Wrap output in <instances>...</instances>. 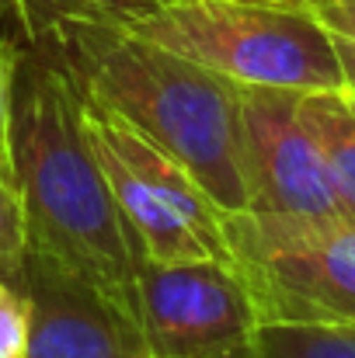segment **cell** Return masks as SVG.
Instances as JSON below:
<instances>
[{"instance_id": "obj_4", "label": "cell", "mask_w": 355, "mask_h": 358, "mask_svg": "<svg viewBox=\"0 0 355 358\" xmlns=\"http://www.w3.org/2000/svg\"><path fill=\"white\" fill-rule=\"evenodd\" d=\"M88 132L102 171L112 185L116 206L136 240L139 261L150 264H192L223 261L234 264L223 209L206 188L157 143L132 129L116 112L84 98Z\"/></svg>"}, {"instance_id": "obj_11", "label": "cell", "mask_w": 355, "mask_h": 358, "mask_svg": "<svg viewBox=\"0 0 355 358\" xmlns=\"http://www.w3.org/2000/svg\"><path fill=\"white\" fill-rule=\"evenodd\" d=\"M265 358H355V324L265 320Z\"/></svg>"}, {"instance_id": "obj_16", "label": "cell", "mask_w": 355, "mask_h": 358, "mask_svg": "<svg viewBox=\"0 0 355 358\" xmlns=\"http://www.w3.org/2000/svg\"><path fill=\"white\" fill-rule=\"evenodd\" d=\"M0 21L18 24V0H0Z\"/></svg>"}, {"instance_id": "obj_13", "label": "cell", "mask_w": 355, "mask_h": 358, "mask_svg": "<svg viewBox=\"0 0 355 358\" xmlns=\"http://www.w3.org/2000/svg\"><path fill=\"white\" fill-rule=\"evenodd\" d=\"M21 59V45L0 31V178L7 181H14V91Z\"/></svg>"}, {"instance_id": "obj_19", "label": "cell", "mask_w": 355, "mask_h": 358, "mask_svg": "<svg viewBox=\"0 0 355 358\" xmlns=\"http://www.w3.org/2000/svg\"><path fill=\"white\" fill-rule=\"evenodd\" d=\"M352 98H355V91H352Z\"/></svg>"}, {"instance_id": "obj_12", "label": "cell", "mask_w": 355, "mask_h": 358, "mask_svg": "<svg viewBox=\"0 0 355 358\" xmlns=\"http://www.w3.org/2000/svg\"><path fill=\"white\" fill-rule=\"evenodd\" d=\"M28 264V216L14 181L0 178V282L21 292Z\"/></svg>"}, {"instance_id": "obj_8", "label": "cell", "mask_w": 355, "mask_h": 358, "mask_svg": "<svg viewBox=\"0 0 355 358\" xmlns=\"http://www.w3.org/2000/svg\"><path fill=\"white\" fill-rule=\"evenodd\" d=\"M21 292L32 310L25 358H150L139 313L63 264L28 250Z\"/></svg>"}, {"instance_id": "obj_18", "label": "cell", "mask_w": 355, "mask_h": 358, "mask_svg": "<svg viewBox=\"0 0 355 358\" xmlns=\"http://www.w3.org/2000/svg\"><path fill=\"white\" fill-rule=\"evenodd\" d=\"M0 285H7V282H0Z\"/></svg>"}, {"instance_id": "obj_14", "label": "cell", "mask_w": 355, "mask_h": 358, "mask_svg": "<svg viewBox=\"0 0 355 358\" xmlns=\"http://www.w3.org/2000/svg\"><path fill=\"white\" fill-rule=\"evenodd\" d=\"M307 3L335 35L345 84H349V91H355V0H307Z\"/></svg>"}, {"instance_id": "obj_7", "label": "cell", "mask_w": 355, "mask_h": 358, "mask_svg": "<svg viewBox=\"0 0 355 358\" xmlns=\"http://www.w3.org/2000/svg\"><path fill=\"white\" fill-rule=\"evenodd\" d=\"M136 303L150 358H265V317L237 264L139 261Z\"/></svg>"}, {"instance_id": "obj_10", "label": "cell", "mask_w": 355, "mask_h": 358, "mask_svg": "<svg viewBox=\"0 0 355 358\" xmlns=\"http://www.w3.org/2000/svg\"><path fill=\"white\" fill-rule=\"evenodd\" d=\"M167 0H18V28L28 42H39L60 28L95 24V28H122Z\"/></svg>"}, {"instance_id": "obj_1", "label": "cell", "mask_w": 355, "mask_h": 358, "mask_svg": "<svg viewBox=\"0 0 355 358\" xmlns=\"http://www.w3.org/2000/svg\"><path fill=\"white\" fill-rule=\"evenodd\" d=\"M14 185L25 199L28 250L98 285L139 313V250L95 153L84 91L46 49L21 59L14 91Z\"/></svg>"}, {"instance_id": "obj_6", "label": "cell", "mask_w": 355, "mask_h": 358, "mask_svg": "<svg viewBox=\"0 0 355 358\" xmlns=\"http://www.w3.org/2000/svg\"><path fill=\"white\" fill-rule=\"evenodd\" d=\"M300 94L286 87H240L244 216L268 230H303L352 220L331 185L324 157L300 119Z\"/></svg>"}, {"instance_id": "obj_15", "label": "cell", "mask_w": 355, "mask_h": 358, "mask_svg": "<svg viewBox=\"0 0 355 358\" xmlns=\"http://www.w3.org/2000/svg\"><path fill=\"white\" fill-rule=\"evenodd\" d=\"M28 334H32V310L25 292L0 285V358L28 355Z\"/></svg>"}, {"instance_id": "obj_3", "label": "cell", "mask_w": 355, "mask_h": 358, "mask_svg": "<svg viewBox=\"0 0 355 358\" xmlns=\"http://www.w3.org/2000/svg\"><path fill=\"white\" fill-rule=\"evenodd\" d=\"M118 31L240 87L345 91L335 35L307 0H167Z\"/></svg>"}, {"instance_id": "obj_5", "label": "cell", "mask_w": 355, "mask_h": 358, "mask_svg": "<svg viewBox=\"0 0 355 358\" xmlns=\"http://www.w3.org/2000/svg\"><path fill=\"white\" fill-rule=\"evenodd\" d=\"M227 237L265 320L355 324V220L268 230L237 213Z\"/></svg>"}, {"instance_id": "obj_2", "label": "cell", "mask_w": 355, "mask_h": 358, "mask_svg": "<svg viewBox=\"0 0 355 358\" xmlns=\"http://www.w3.org/2000/svg\"><path fill=\"white\" fill-rule=\"evenodd\" d=\"M81 84L84 98L116 112L171 153L223 209H247L240 167V84L118 28L74 24L35 42Z\"/></svg>"}, {"instance_id": "obj_17", "label": "cell", "mask_w": 355, "mask_h": 358, "mask_svg": "<svg viewBox=\"0 0 355 358\" xmlns=\"http://www.w3.org/2000/svg\"><path fill=\"white\" fill-rule=\"evenodd\" d=\"M4 28H7V24H4V21H0V31H4Z\"/></svg>"}, {"instance_id": "obj_9", "label": "cell", "mask_w": 355, "mask_h": 358, "mask_svg": "<svg viewBox=\"0 0 355 358\" xmlns=\"http://www.w3.org/2000/svg\"><path fill=\"white\" fill-rule=\"evenodd\" d=\"M300 119L310 129L331 185L355 220V98L352 91H303Z\"/></svg>"}]
</instances>
